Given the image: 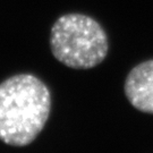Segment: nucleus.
<instances>
[{
	"instance_id": "nucleus-1",
	"label": "nucleus",
	"mask_w": 153,
	"mask_h": 153,
	"mask_svg": "<svg viewBox=\"0 0 153 153\" xmlns=\"http://www.w3.org/2000/svg\"><path fill=\"white\" fill-rule=\"evenodd\" d=\"M51 93L39 77L18 74L0 84V141L26 146L49 119Z\"/></svg>"
},
{
	"instance_id": "nucleus-2",
	"label": "nucleus",
	"mask_w": 153,
	"mask_h": 153,
	"mask_svg": "<svg viewBox=\"0 0 153 153\" xmlns=\"http://www.w3.org/2000/svg\"><path fill=\"white\" fill-rule=\"evenodd\" d=\"M50 48L57 60L74 69H90L100 65L109 51L104 28L91 16L66 14L50 31Z\"/></svg>"
},
{
	"instance_id": "nucleus-3",
	"label": "nucleus",
	"mask_w": 153,
	"mask_h": 153,
	"mask_svg": "<svg viewBox=\"0 0 153 153\" xmlns=\"http://www.w3.org/2000/svg\"><path fill=\"white\" fill-rule=\"evenodd\" d=\"M124 90L135 109L153 115V59L138 64L128 73Z\"/></svg>"
}]
</instances>
